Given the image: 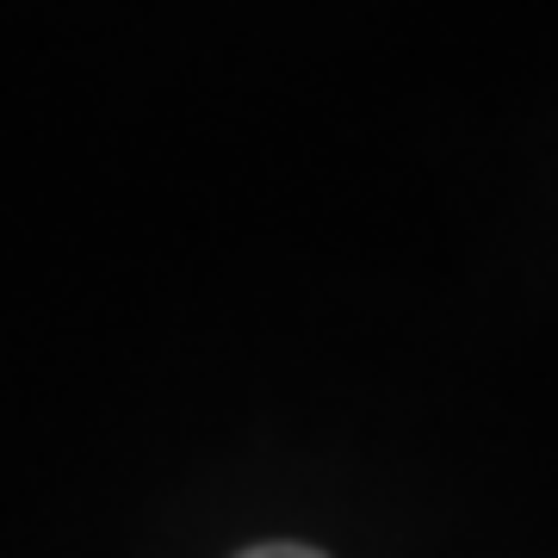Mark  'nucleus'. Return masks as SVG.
<instances>
[{
	"label": "nucleus",
	"mask_w": 558,
	"mask_h": 558,
	"mask_svg": "<svg viewBox=\"0 0 558 558\" xmlns=\"http://www.w3.org/2000/svg\"><path fill=\"white\" fill-rule=\"evenodd\" d=\"M236 558H323V553L317 546H299V539H260V546H248Z\"/></svg>",
	"instance_id": "f257e3e1"
}]
</instances>
